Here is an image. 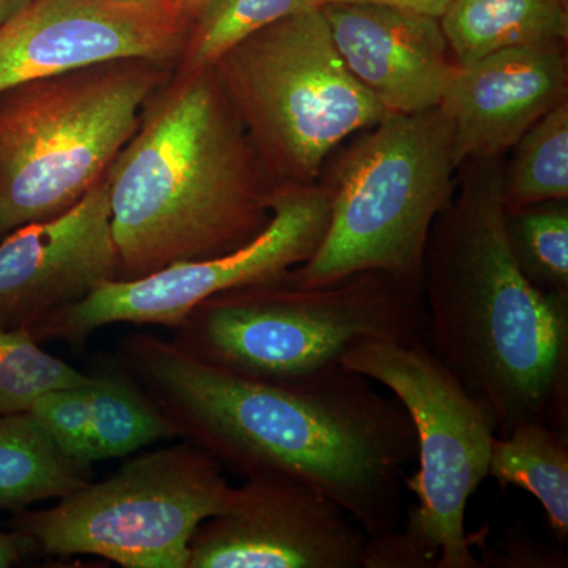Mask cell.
I'll list each match as a JSON object with an SVG mask.
<instances>
[{"label":"cell","mask_w":568,"mask_h":568,"mask_svg":"<svg viewBox=\"0 0 568 568\" xmlns=\"http://www.w3.org/2000/svg\"><path fill=\"white\" fill-rule=\"evenodd\" d=\"M119 280L234 252L272 219L280 183L211 69L155 89L104 174Z\"/></svg>","instance_id":"3957f363"},{"label":"cell","mask_w":568,"mask_h":568,"mask_svg":"<svg viewBox=\"0 0 568 568\" xmlns=\"http://www.w3.org/2000/svg\"><path fill=\"white\" fill-rule=\"evenodd\" d=\"M173 342L205 364L252 379L301 384L339 368L362 339L428 346L420 284L383 271L321 286L286 278L201 302Z\"/></svg>","instance_id":"277c9868"},{"label":"cell","mask_w":568,"mask_h":568,"mask_svg":"<svg viewBox=\"0 0 568 568\" xmlns=\"http://www.w3.org/2000/svg\"><path fill=\"white\" fill-rule=\"evenodd\" d=\"M89 384L48 392L33 403L29 413L67 457L84 469L92 470L88 458Z\"/></svg>","instance_id":"cb8c5ba5"},{"label":"cell","mask_w":568,"mask_h":568,"mask_svg":"<svg viewBox=\"0 0 568 568\" xmlns=\"http://www.w3.org/2000/svg\"><path fill=\"white\" fill-rule=\"evenodd\" d=\"M233 493L223 466L182 439L130 459L55 506L20 511L13 530L31 538L41 555L97 556L123 568H189L194 532L230 506Z\"/></svg>","instance_id":"ba28073f"},{"label":"cell","mask_w":568,"mask_h":568,"mask_svg":"<svg viewBox=\"0 0 568 568\" xmlns=\"http://www.w3.org/2000/svg\"><path fill=\"white\" fill-rule=\"evenodd\" d=\"M207 2L209 0H178V6L182 11L183 17H185L186 20L190 21V24H192L196 14L203 10V7Z\"/></svg>","instance_id":"f546056e"},{"label":"cell","mask_w":568,"mask_h":568,"mask_svg":"<svg viewBox=\"0 0 568 568\" xmlns=\"http://www.w3.org/2000/svg\"><path fill=\"white\" fill-rule=\"evenodd\" d=\"M212 67L280 185L320 181L343 141L390 112L347 69L320 7L265 26Z\"/></svg>","instance_id":"52a82bcc"},{"label":"cell","mask_w":568,"mask_h":568,"mask_svg":"<svg viewBox=\"0 0 568 568\" xmlns=\"http://www.w3.org/2000/svg\"><path fill=\"white\" fill-rule=\"evenodd\" d=\"M488 477L500 489L517 487L536 497L559 545L568 540V435L530 422L495 436Z\"/></svg>","instance_id":"ac0fdd59"},{"label":"cell","mask_w":568,"mask_h":568,"mask_svg":"<svg viewBox=\"0 0 568 568\" xmlns=\"http://www.w3.org/2000/svg\"><path fill=\"white\" fill-rule=\"evenodd\" d=\"M331 219V194L320 181L283 183L272 219L252 242L212 260L164 267L136 280H114L29 328L37 342L88 339L111 324H151L178 328L213 295L275 282L306 263L323 242Z\"/></svg>","instance_id":"30bf717a"},{"label":"cell","mask_w":568,"mask_h":568,"mask_svg":"<svg viewBox=\"0 0 568 568\" xmlns=\"http://www.w3.org/2000/svg\"><path fill=\"white\" fill-rule=\"evenodd\" d=\"M125 2H155V0H125Z\"/></svg>","instance_id":"4dcf8cb0"},{"label":"cell","mask_w":568,"mask_h":568,"mask_svg":"<svg viewBox=\"0 0 568 568\" xmlns=\"http://www.w3.org/2000/svg\"><path fill=\"white\" fill-rule=\"evenodd\" d=\"M36 551L31 538L22 536L18 530L0 532V568L17 566Z\"/></svg>","instance_id":"83f0119b"},{"label":"cell","mask_w":568,"mask_h":568,"mask_svg":"<svg viewBox=\"0 0 568 568\" xmlns=\"http://www.w3.org/2000/svg\"><path fill=\"white\" fill-rule=\"evenodd\" d=\"M317 0H209L190 24L175 71L211 69L224 52L265 26L315 9Z\"/></svg>","instance_id":"44dd1931"},{"label":"cell","mask_w":568,"mask_h":568,"mask_svg":"<svg viewBox=\"0 0 568 568\" xmlns=\"http://www.w3.org/2000/svg\"><path fill=\"white\" fill-rule=\"evenodd\" d=\"M342 365L387 388L416 429L418 469L405 487L417 503L402 528L435 556L436 568H480L466 507L488 477L496 436L488 410L426 345L362 339Z\"/></svg>","instance_id":"9c48e42d"},{"label":"cell","mask_w":568,"mask_h":568,"mask_svg":"<svg viewBox=\"0 0 568 568\" xmlns=\"http://www.w3.org/2000/svg\"><path fill=\"white\" fill-rule=\"evenodd\" d=\"M439 21L466 65L506 48L567 44L568 0H454Z\"/></svg>","instance_id":"2e32d148"},{"label":"cell","mask_w":568,"mask_h":568,"mask_svg":"<svg viewBox=\"0 0 568 568\" xmlns=\"http://www.w3.org/2000/svg\"><path fill=\"white\" fill-rule=\"evenodd\" d=\"M173 71L168 63L130 59L0 92V237L80 203Z\"/></svg>","instance_id":"5b68a950"},{"label":"cell","mask_w":568,"mask_h":568,"mask_svg":"<svg viewBox=\"0 0 568 568\" xmlns=\"http://www.w3.org/2000/svg\"><path fill=\"white\" fill-rule=\"evenodd\" d=\"M84 469L55 446L31 413L0 417V510H28L88 484Z\"/></svg>","instance_id":"e0dca14e"},{"label":"cell","mask_w":568,"mask_h":568,"mask_svg":"<svg viewBox=\"0 0 568 568\" xmlns=\"http://www.w3.org/2000/svg\"><path fill=\"white\" fill-rule=\"evenodd\" d=\"M368 538L324 493L252 476L194 532L189 568H364Z\"/></svg>","instance_id":"8fae6325"},{"label":"cell","mask_w":568,"mask_h":568,"mask_svg":"<svg viewBox=\"0 0 568 568\" xmlns=\"http://www.w3.org/2000/svg\"><path fill=\"white\" fill-rule=\"evenodd\" d=\"M119 280L104 179L70 211L24 224L0 244V328H32Z\"/></svg>","instance_id":"4fadbf2b"},{"label":"cell","mask_w":568,"mask_h":568,"mask_svg":"<svg viewBox=\"0 0 568 568\" xmlns=\"http://www.w3.org/2000/svg\"><path fill=\"white\" fill-rule=\"evenodd\" d=\"M457 171L443 108L388 112L320 181L331 194L327 230L315 254L284 278L310 287L383 271L420 284L426 239L454 196Z\"/></svg>","instance_id":"8992f818"},{"label":"cell","mask_w":568,"mask_h":568,"mask_svg":"<svg viewBox=\"0 0 568 568\" xmlns=\"http://www.w3.org/2000/svg\"><path fill=\"white\" fill-rule=\"evenodd\" d=\"M320 9L347 69L388 111L439 106L458 65L437 18L377 3Z\"/></svg>","instance_id":"9a60e30c"},{"label":"cell","mask_w":568,"mask_h":568,"mask_svg":"<svg viewBox=\"0 0 568 568\" xmlns=\"http://www.w3.org/2000/svg\"><path fill=\"white\" fill-rule=\"evenodd\" d=\"M31 0H0V26L10 21L14 14L20 13Z\"/></svg>","instance_id":"f1b7e54d"},{"label":"cell","mask_w":568,"mask_h":568,"mask_svg":"<svg viewBox=\"0 0 568 568\" xmlns=\"http://www.w3.org/2000/svg\"><path fill=\"white\" fill-rule=\"evenodd\" d=\"M500 547L504 555L493 552V562L488 567L507 568H562L567 567V558L562 551H548L540 541L521 536L514 529L504 534Z\"/></svg>","instance_id":"484cf974"},{"label":"cell","mask_w":568,"mask_h":568,"mask_svg":"<svg viewBox=\"0 0 568 568\" xmlns=\"http://www.w3.org/2000/svg\"><path fill=\"white\" fill-rule=\"evenodd\" d=\"M336 2L377 3V6L398 7V9L417 11V13L428 14V17L440 20L454 0H317V6L323 7L325 3Z\"/></svg>","instance_id":"4316f807"},{"label":"cell","mask_w":568,"mask_h":568,"mask_svg":"<svg viewBox=\"0 0 568 568\" xmlns=\"http://www.w3.org/2000/svg\"><path fill=\"white\" fill-rule=\"evenodd\" d=\"M567 100V44L506 48L458 65L439 104L452 123L455 163L506 155Z\"/></svg>","instance_id":"5bb4252c"},{"label":"cell","mask_w":568,"mask_h":568,"mask_svg":"<svg viewBox=\"0 0 568 568\" xmlns=\"http://www.w3.org/2000/svg\"><path fill=\"white\" fill-rule=\"evenodd\" d=\"M506 155L467 160L420 268L428 347L488 410L496 436L521 424L568 435V293L534 286L504 230Z\"/></svg>","instance_id":"7a4b0ae2"},{"label":"cell","mask_w":568,"mask_h":568,"mask_svg":"<svg viewBox=\"0 0 568 568\" xmlns=\"http://www.w3.org/2000/svg\"><path fill=\"white\" fill-rule=\"evenodd\" d=\"M510 151L504 164V207L568 201V100L534 123Z\"/></svg>","instance_id":"ffe728a7"},{"label":"cell","mask_w":568,"mask_h":568,"mask_svg":"<svg viewBox=\"0 0 568 568\" xmlns=\"http://www.w3.org/2000/svg\"><path fill=\"white\" fill-rule=\"evenodd\" d=\"M119 365L178 436L239 476H282L324 493L377 537L405 519L417 437L405 407L345 366L274 384L205 364L155 335L126 336Z\"/></svg>","instance_id":"6da1fadb"},{"label":"cell","mask_w":568,"mask_h":568,"mask_svg":"<svg viewBox=\"0 0 568 568\" xmlns=\"http://www.w3.org/2000/svg\"><path fill=\"white\" fill-rule=\"evenodd\" d=\"M91 379L92 375L41 349L26 328H0V417L29 413L41 395L84 386Z\"/></svg>","instance_id":"603a6c76"},{"label":"cell","mask_w":568,"mask_h":568,"mask_svg":"<svg viewBox=\"0 0 568 568\" xmlns=\"http://www.w3.org/2000/svg\"><path fill=\"white\" fill-rule=\"evenodd\" d=\"M189 32L178 0H31L0 26V92L104 62L175 69Z\"/></svg>","instance_id":"7c38bea8"},{"label":"cell","mask_w":568,"mask_h":568,"mask_svg":"<svg viewBox=\"0 0 568 568\" xmlns=\"http://www.w3.org/2000/svg\"><path fill=\"white\" fill-rule=\"evenodd\" d=\"M88 398L91 465L179 437L173 424L121 365L92 375Z\"/></svg>","instance_id":"d6986e66"},{"label":"cell","mask_w":568,"mask_h":568,"mask_svg":"<svg viewBox=\"0 0 568 568\" xmlns=\"http://www.w3.org/2000/svg\"><path fill=\"white\" fill-rule=\"evenodd\" d=\"M437 560L410 534L399 526L369 537L366 545L364 568H436Z\"/></svg>","instance_id":"d4e9b609"},{"label":"cell","mask_w":568,"mask_h":568,"mask_svg":"<svg viewBox=\"0 0 568 568\" xmlns=\"http://www.w3.org/2000/svg\"><path fill=\"white\" fill-rule=\"evenodd\" d=\"M504 230L515 263L534 286L568 293V201L504 207Z\"/></svg>","instance_id":"7402d4cb"}]
</instances>
